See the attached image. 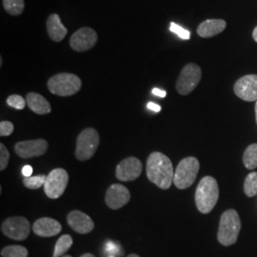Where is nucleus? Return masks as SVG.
I'll return each mask as SVG.
<instances>
[{
	"mask_svg": "<svg viewBox=\"0 0 257 257\" xmlns=\"http://www.w3.org/2000/svg\"><path fill=\"white\" fill-rule=\"evenodd\" d=\"M234 92L244 101H257V75L248 74L234 84Z\"/></svg>",
	"mask_w": 257,
	"mask_h": 257,
	"instance_id": "nucleus-11",
	"label": "nucleus"
},
{
	"mask_svg": "<svg viewBox=\"0 0 257 257\" xmlns=\"http://www.w3.org/2000/svg\"><path fill=\"white\" fill-rule=\"evenodd\" d=\"M255 117H256V123H257V101L255 103Z\"/></svg>",
	"mask_w": 257,
	"mask_h": 257,
	"instance_id": "nucleus-36",
	"label": "nucleus"
},
{
	"mask_svg": "<svg viewBox=\"0 0 257 257\" xmlns=\"http://www.w3.org/2000/svg\"><path fill=\"white\" fill-rule=\"evenodd\" d=\"M202 77V72L198 65L187 64L179 74L176 81V90L182 95H187L197 87Z\"/></svg>",
	"mask_w": 257,
	"mask_h": 257,
	"instance_id": "nucleus-7",
	"label": "nucleus"
},
{
	"mask_svg": "<svg viewBox=\"0 0 257 257\" xmlns=\"http://www.w3.org/2000/svg\"><path fill=\"white\" fill-rule=\"evenodd\" d=\"M244 192L248 197H252L257 194V172L248 174L244 183Z\"/></svg>",
	"mask_w": 257,
	"mask_h": 257,
	"instance_id": "nucleus-23",
	"label": "nucleus"
},
{
	"mask_svg": "<svg viewBox=\"0 0 257 257\" xmlns=\"http://www.w3.org/2000/svg\"><path fill=\"white\" fill-rule=\"evenodd\" d=\"M153 93H154L155 95L159 96V97H165L166 96L165 91H163V90H160V89H157V88L153 89Z\"/></svg>",
	"mask_w": 257,
	"mask_h": 257,
	"instance_id": "nucleus-32",
	"label": "nucleus"
},
{
	"mask_svg": "<svg viewBox=\"0 0 257 257\" xmlns=\"http://www.w3.org/2000/svg\"><path fill=\"white\" fill-rule=\"evenodd\" d=\"M48 142L44 139L21 141L16 144L15 152L21 158H32L43 156L48 150Z\"/></svg>",
	"mask_w": 257,
	"mask_h": 257,
	"instance_id": "nucleus-13",
	"label": "nucleus"
},
{
	"mask_svg": "<svg viewBox=\"0 0 257 257\" xmlns=\"http://www.w3.org/2000/svg\"><path fill=\"white\" fill-rule=\"evenodd\" d=\"M28 107L37 114L50 113L52 108L44 96L37 92H29L26 96Z\"/></svg>",
	"mask_w": 257,
	"mask_h": 257,
	"instance_id": "nucleus-19",
	"label": "nucleus"
},
{
	"mask_svg": "<svg viewBox=\"0 0 257 257\" xmlns=\"http://www.w3.org/2000/svg\"><path fill=\"white\" fill-rule=\"evenodd\" d=\"M14 132V124L10 121L0 122V136L9 137Z\"/></svg>",
	"mask_w": 257,
	"mask_h": 257,
	"instance_id": "nucleus-29",
	"label": "nucleus"
},
{
	"mask_svg": "<svg viewBox=\"0 0 257 257\" xmlns=\"http://www.w3.org/2000/svg\"><path fill=\"white\" fill-rule=\"evenodd\" d=\"M67 221L69 226L74 231L81 234L89 233L94 228V223L92 220V218L82 211H71L67 216Z\"/></svg>",
	"mask_w": 257,
	"mask_h": 257,
	"instance_id": "nucleus-15",
	"label": "nucleus"
},
{
	"mask_svg": "<svg viewBox=\"0 0 257 257\" xmlns=\"http://www.w3.org/2000/svg\"><path fill=\"white\" fill-rule=\"evenodd\" d=\"M199 161L193 156L182 159L175 169L174 184L176 188L184 190L193 185L199 172Z\"/></svg>",
	"mask_w": 257,
	"mask_h": 257,
	"instance_id": "nucleus-5",
	"label": "nucleus"
},
{
	"mask_svg": "<svg viewBox=\"0 0 257 257\" xmlns=\"http://www.w3.org/2000/svg\"><path fill=\"white\" fill-rule=\"evenodd\" d=\"M46 175H44L25 177L23 179V184L28 189L37 190V189H39L40 187L44 186V184L46 182Z\"/></svg>",
	"mask_w": 257,
	"mask_h": 257,
	"instance_id": "nucleus-25",
	"label": "nucleus"
},
{
	"mask_svg": "<svg viewBox=\"0 0 257 257\" xmlns=\"http://www.w3.org/2000/svg\"><path fill=\"white\" fill-rule=\"evenodd\" d=\"M97 34L92 28L83 27L77 30L70 39V46L78 53L89 51L95 46Z\"/></svg>",
	"mask_w": 257,
	"mask_h": 257,
	"instance_id": "nucleus-10",
	"label": "nucleus"
},
{
	"mask_svg": "<svg viewBox=\"0 0 257 257\" xmlns=\"http://www.w3.org/2000/svg\"><path fill=\"white\" fill-rule=\"evenodd\" d=\"M68 182L69 175L64 169H55L47 175L46 182L44 184V192L49 198L57 199L64 193Z\"/></svg>",
	"mask_w": 257,
	"mask_h": 257,
	"instance_id": "nucleus-8",
	"label": "nucleus"
},
{
	"mask_svg": "<svg viewBox=\"0 0 257 257\" xmlns=\"http://www.w3.org/2000/svg\"><path fill=\"white\" fill-rule=\"evenodd\" d=\"M131 199L128 189L121 184H113L106 192L105 202L111 210H118L124 207Z\"/></svg>",
	"mask_w": 257,
	"mask_h": 257,
	"instance_id": "nucleus-14",
	"label": "nucleus"
},
{
	"mask_svg": "<svg viewBox=\"0 0 257 257\" xmlns=\"http://www.w3.org/2000/svg\"><path fill=\"white\" fill-rule=\"evenodd\" d=\"M99 145V135L93 128H85L76 141L75 156L80 161H86L95 154Z\"/></svg>",
	"mask_w": 257,
	"mask_h": 257,
	"instance_id": "nucleus-6",
	"label": "nucleus"
},
{
	"mask_svg": "<svg viewBox=\"0 0 257 257\" xmlns=\"http://www.w3.org/2000/svg\"><path fill=\"white\" fill-rule=\"evenodd\" d=\"M62 257H72L71 255H63Z\"/></svg>",
	"mask_w": 257,
	"mask_h": 257,
	"instance_id": "nucleus-37",
	"label": "nucleus"
},
{
	"mask_svg": "<svg viewBox=\"0 0 257 257\" xmlns=\"http://www.w3.org/2000/svg\"><path fill=\"white\" fill-rule=\"evenodd\" d=\"M27 248L22 246H7L1 250L2 257H28Z\"/></svg>",
	"mask_w": 257,
	"mask_h": 257,
	"instance_id": "nucleus-24",
	"label": "nucleus"
},
{
	"mask_svg": "<svg viewBox=\"0 0 257 257\" xmlns=\"http://www.w3.org/2000/svg\"><path fill=\"white\" fill-rule=\"evenodd\" d=\"M219 197V188L215 178L205 176L200 180L195 192V203L198 211L204 214L211 212Z\"/></svg>",
	"mask_w": 257,
	"mask_h": 257,
	"instance_id": "nucleus-2",
	"label": "nucleus"
},
{
	"mask_svg": "<svg viewBox=\"0 0 257 257\" xmlns=\"http://www.w3.org/2000/svg\"><path fill=\"white\" fill-rule=\"evenodd\" d=\"M127 257H140L138 256V254H135V253H133V254H130Z\"/></svg>",
	"mask_w": 257,
	"mask_h": 257,
	"instance_id": "nucleus-35",
	"label": "nucleus"
},
{
	"mask_svg": "<svg viewBox=\"0 0 257 257\" xmlns=\"http://www.w3.org/2000/svg\"><path fill=\"white\" fill-rule=\"evenodd\" d=\"M1 230L9 238L23 241L30 234L31 224L23 216H14L7 218L2 223Z\"/></svg>",
	"mask_w": 257,
	"mask_h": 257,
	"instance_id": "nucleus-9",
	"label": "nucleus"
},
{
	"mask_svg": "<svg viewBox=\"0 0 257 257\" xmlns=\"http://www.w3.org/2000/svg\"><path fill=\"white\" fill-rule=\"evenodd\" d=\"M26 100L19 94H12L7 98V104L10 107L18 110H23L26 106Z\"/></svg>",
	"mask_w": 257,
	"mask_h": 257,
	"instance_id": "nucleus-26",
	"label": "nucleus"
},
{
	"mask_svg": "<svg viewBox=\"0 0 257 257\" xmlns=\"http://www.w3.org/2000/svg\"><path fill=\"white\" fill-rule=\"evenodd\" d=\"M227 26V23L223 19H208L203 21L197 28V35L204 38L217 36L222 33Z\"/></svg>",
	"mask_w": 257,
	"mask_h": 257,
	"instance_id": "nucleus-17",
	"label": "nucleus"
},
{
	"mask_svg": "<svg viewBox=\"0 0 257 257\" xmlns=\"http://www.w3.org/2000/svg\"><path fill=\"white\" fill-rule=\"evenodd\" d=\"M3 6L9 15L16 17L23 13L25 2L24 0H3Z\"/></svg>",
	"mask_w": 257,
	"mask_h": 257,
	"instance_id": "nucleus-22",
	"label": "nucleus"
},
{
	"mask_svg": "<svg viewBox=\"0 0 257 257\" xmlns=\"http://www.w3.org/2000/svg\"><path fill=\"white\" fill-rule=\"evenodd\" d=\"M33 174V168L32 166L26 165L23 167L22 169V175H24L25 177H30Z\"/></svg>",
	"mask_w": 257,
	"mask_h": 257,
	"instance_id": "nucleus-30",
	"label": "nucleus"
},
{
	"mask_svg": "<svg viewBox=\"0 0 257 257\" xmlns=\"http://www.w3.org/2000/svg\"><path fill=\"white\" fill-rule=\"evenodd\" d=\"M10 153L4 144H0V170L4 171L9 163Z\"/></svg>",
	"mask_w": 257,
	"mask_h": 257,
	"instance_id": "nucleus-27",
	"label": "nucleus"
},
{
	"mask_svg": "<svg viewBox=\"0 0 257 257\" xmlns=\"http://www.w3.org/2000/svg\"><path fill=\"white\" fill-rule=\"evenodd\" d=\"M241 221L235 210H228L221 215L217 238L223 246L233 245L238 238Z\"/></svg>",
	"mask_w": 257,
	"mask_h": 257,
	"instance_id": "nucleus-3",
	"label": "nucleus"
},
{
	"mask_svg": "<svg viewBox=\"0 0 257 257\" xmlns=\"http://www.w3.org/2000/svg\"><path fill=\"white\" fill-rule=\"evenodd\" d=\"M81 79L74 74L61 73L52 76L48 81L49 91L59 96H71L79 92Z\"/></svg>",
	"mask_w": 257,
	"mask_h": 257,
	"instance_id": "nucleus-4",
	"label": "nucleus"
},
{
	"mask_svg": "<svg viewBox=\"0 0 257 257\" xmlns=\"http://www.w3.org/2000/svg\"><path fill=\"white\" fill-rule=\"evenodd\" d=\"M252 37L254 39V41L257 42V27L253 30V33H252Z\"/></svg>",
	"mask_w": 257,
	"mask_h": 257,
	"instance_id": "nucleus-33",
	"label": "nucleus"
},
{
	"mask_svg": "<svg viewBox=\"0 0 257 257\" xmlns=\"http://www.w3.org/2000/svg\"><path fill=\"white\" fill-rule=\"evenodd\" d=\"M62 227L58 221L50 217H42L35 222L33 226L34 232L41 237H51L58 234Z\"/></svg>",
	"mask_w": 257,
	"mask_h": 257,
	"instance_id": "nucleus-16",
	"label": "nucleus"
},
{
	"mask_svg": "<svg viewBox=\"0 0 257 257\" xmlns=\"http://www.w3.org/2000/svg\"><path fill=\"white\" fill-rule=\"evenodd\" d=\"M47 32L53 41L60 42L64 39L68 30L61 23L59 16L57 14H53L47 19Z\"/></svg>",
	"mask_w": 257,
	"mask_h": 257,
	"instance_id": "nucleus-18",
	"label": "nucleus"
},
{
	"mask_svg": "<svg viewBox=\"0 0 257 257\" xmlns=\"http://www.w3.org/2000/svg\"><path fill=\"white\" fill-rule=\"evenodd\" d=\"M170 30H171V32L175 33V34H176L178 37H180V38H182V39H186V40L190 39V37H191L190 32L187 31V30H185V29L181 27V26L175 24L174 22L171 23Z\"/></svg>",
	"mask_w": 257,
	"mask_h": 257,
	"instance_id": "nucleus-28",
	"label": "nucleus"
},
{
	"mask_svg": "<svg viewBox=\"0 0 257 257\" xmlns=\"http://www.w3.org/2000/svg\"><path fill=\"white\" fill-rule=\"evenodd\" d=\"M243 163L248 170L257 168V144L249 145L243 156Z\"/></svg>",
	"mask_w": 257,
	"mask_h": 257,
	"instance_id": "nucleus-21",
	"label": "nucleus"
},
{
	"mask_svg": "<svg viewBox=\"0 0 257 257\" xmlns=\"http://www.w3.org/2000/svg\"><path fill=\"white\" fill-rule=\"evenodd\" d=\"M109 257H114V256H112V255H111V256H109Z\"/></svg>",
	"mask_w": 257,
	"mask_h": 257,
	"instance_id": "nucleus-38",
	"label": "nucleus"
},
{
	"mask_svg": "<svg viewBox=\"0 0 257 257\" xmlns=\"http://www.w3.org/2000/svg\"><path fill=\"white\" fill-rule=\"evenodd\" d=\"M148 108L150 110H153V111H156V112H158V111L161 110V107L159 105L156 104V103H154V102H149L148 103Z\"/></svg>",
	"mask_w": 257,
	"mask_h": 257,
	"instance_id": "nucleus-31",
	"label": "nucleus"
},
{
	"mask_svg": "<svg viewBox=\"0 0 257 257\" xmlns=\"http://www.w3.org/2000/svg\"><path fill=\"white\" fill-rule=\"evenodd\" d=\"M80 257H95L92 253H84L83 255H81Z\"/></svg>",
	"mask_w": 257,
	"mask_h": 257,
	"instance_id": "nucleus-34",
	"label": "nucleus"
},
{
	"mask_svg": "<svg viewBox=\"0 0 257 257\" xmlns=\"http://www.w3.org/2000/svg\"><path fill=\"white\" fill-rule=\"evenodd\" d=\"M148 179L162 190H168L174 182L175 171L173 163L164 154L155 152L147 160Z\"/></svg>",
	"mask_w": 257,
	"mask_h": 257,
	"instance_id": "nucleus-1",
	"label": "nucleus"
},
{
	"mask_svg": "<svg viewBox=\"0 0 257 257\" xmlns=\"http://www.w3.org/2000/svg\"><path fill=\"white\" fill-rule=\"evenodd\" d=\"M73 238L70 234H64L57 240L55 244V251L53 257L63 256L65 252H67L73 246Z\"/></svg>",
	"mask_w": 257,
	"mask_h": 257,
	"instance_id": "nucleus-20",
	"label": "nucleus"
},
{
	"mask_svg": "<svg viewBox=\"0 0 257 257\" xmlns=\"http://www.w3.org/2000/svg\"><path fill=\"white\" fill-rule=\"evenodd\" d=\"M142 173V163L137 157H128L116 167L115 175L120 181H134Z\"/></svg>",
	"mask_w": 257,
	"mask_h": 257,
	"instance_id": "nucleus-12",
	"label": "nucleus"
}]
</instances>
